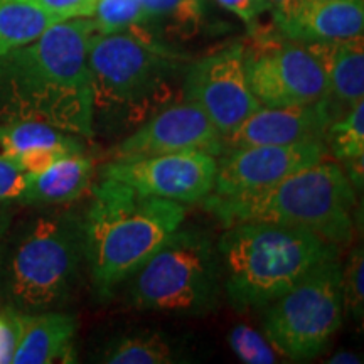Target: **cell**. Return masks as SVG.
Segmentation results:
<instances>
[{
  "label": "cell",
  "mask_w": 364,
  "mask_h": 364,
  "mask_svg": "<svg viewBox=\"0 0 364 364\" xmlns=\"http://www.w3.org/2000/svg\"><path fill=\"white\" fill-rule=\"evenodd\" d=\"M326 73L332 117L339 118L364 100V39L363 34L343 41L309 43Z\"/></svg>",
  "instance_id": "17"
},
{
  "label": "cell",
  "mask_w": 364,
  "mask_h": 364,
  "mask_svg": "<svg viewBox=\"0 0 364 364\" xmlns=\"http://www.w3.org/2000/svg\"><path fill=\"white\" fill-rule=\"evenodd\" d=\"M29 174L16 164L0 159V211H6L12 204H21Z\"/></svg>",
  "instance_id": "27"
},
{
  "label": "cell",
  "mask_w": 364,
  "mask_h": 364,
  "mask_svg": "<svg viewBox=\"0 0 364 364\" xmlns=\"http://www.w3.org/2000/svg\"><path fill=\"white\" fill-rule=\"evenodd\" d=\"M140 6L145 16L142 27L157 39L193 38L206 14V0H140Z\"/></svg>",
  "instance_id": "21"
},
{
  "label": "cell",
  "mask_w": 364,
  "mask_h": 364,
  "mask_svg": "<svg viewBox=\"0 0 364 364\" xmlns=\"http://www.w3.org/2000/svg\"><path fill=\"white\" fill-rule=\"evenodd\" d=\"M329 363H332V364H356V363H361V359H359V356H356V354H353V353H339V354H336V356H332L331 359H329Z\"/></svg>",
  "instance_id": "32"
},
{
  "label": "cell",
  "mask_w": 364,
  "mask_h": 364,
  "mask_svg": "<svg viewBox=\"0 0 364 364\" xmlns=\"http://www.w3.org/2000/svg\"><path fill=\"white\" fill-rule=\"evenodd\" d=\"M88 65L97 113L124 117L129 124L147 120L167 107L177 76L188 70L172 51L144 27L90 39Z\"/></svg>",
  "instance_id": "6"
},
{
  "label": "cell",
  "mask_w": 364,
  "mask_h": 364,
  "mask_svg": "<svg viewBox=\"0 0 364 364\" xmlns=\"http://www.w3.org/2000/svg\"><path fill=\"white\" fill-rule=\"evenodd\" d=\"M243 48V44L236 43L198 59L188 66L182 80V98L201 108L221 139L262 107L248 86Z\"/></svg>",
  "instance_id": "10"
},
{
  "label": "cell",
  "mask_w": 364,
  "mask_h": 364,
  "mask_svg": "<svg viewBox=\"0 0 364 364\" xmlns=\"http://www.w3.org/2000/svg\"><path fill=\"white\" fill-rule=\"evenodd\" d=\"M216 172L218 157L191 150L112 161L103 167L102 176L124 182L145 196L181 204H196L213 193Z\"/></svg>",
  "instance_id": "11"
},
{
  "label": "cell",
  "mask_w": 364,
  "mask_h": 364,
  "mask_svg": "<svg viewBox=\"0 0 364 364\" xmlns=\"http://www.w3.org/2000/svg\"><path fill=\"white\" fill-rule=\"evenodd\" d=\"M268 2H270V11L275 24L280 29L297 16L300 9L307 4V0H268Z\"/></svg>",
  "instance_id": "31"
},
{
  "label": "cell",
  "mask_w": 364,
  "mask_h": 364,
  "mask_svg": "<svg viewBox=\"0 0 364 364\" xmlns=\"http://www.w3.org/2000/svg\"><path fill=\"white\" fill-rule=\"evenodd\" d=\"M191 150L220 157L223 154V139L201 108L182 100L181 103L161 108L139 129L125 136L113 149V161Z\"/></svg>",
  "instance_id": "13"
},
{
  "label": "cell",
  "mask_w": 364,
  "mask_h": 364,
  "mask_svg": "<svg viewBox=\"0 0 364 364\" xmlns=\"http://www.w3.org/2000/svg\"><path fill=\"white\" fill-rule=\"evenodd\" d=\"M103 363L110 364H167L174 363L171 344L157 332H140L118 338L107 346Z\"/></svg>",
  "instance_id": "23"
},
{
  "label": "cell",
  "mask_w": 364,
  "mask_h": 364,
  "mask_svg": "<svg viewBox=\"0 0 364 364\" xmlns=\"http://www.w3.org/2000/svg\"><path fill=\"white\" fill-rule=\"evenodd\" d=\"M59 21L75 19V17H91L95 12L97 0H22Z\"/></svg>",
  "instance_id": "28"
},
{
  "label": "cell",
  "mask_w": 364,
  "mask_h": 364,
  "mask_svg": "<svg viewBox=\"0 0 364 364\" xmlns=\"http://www.w3.org/2000/svg\"><path fill=\"white\" fill-rule=\"evenodd\" d=\"M56 22L58 17L22 0H0V58L34 41Z\"/></svg>",
  "instance_id": "22"
},
{
  "label": "cell",
  "mask_w": 364,
  "mask_h": 364,
  "mask_svg": "<svg viewBox=\"0 0 364 364\" xmlns=\"http://www.w3.org/2000/svg\"><path fill=\"white\" fill-rule=\"evenodd\" d=\"M91 17L98 34L124 33L142 27L145 21L140 0H97Z\"/></svg>",
  "instance_id": "24"
},
{
  "label": "cell",
  "mask_w": 364,
  "mask_h": 364,
  "mask_svg": "<svg viewBox=\"0 0 364 364\" xmlns=\"http://www.w3.org/2000/svg\"><path fill=\"white\" fill-rule=\"evenodd\" d=\"M364 257L363 248H354L343 267V302L344 311L354 321L363 322L364 317Z\"/></svg>",
  "instance_id": "26"
},
{
  "label": "cell",
  "mask_w": 364,
  "mask_h": 364,
  "mask_svg": "<svg viewBox=\"0 0 364 364\" xmlns=\"http://www.w3.org/2000/svg\"><path fill=\"white\" fill-rule=\"evenodd\" d=\"M332 122L334 117L326 98L299 107H260L235 132L223 136V152L250 145L324 142L326 132Z\"/></svg>",
  "instance_id": "14"
},
{
  "label": "cell",
  "mask_w": 364,
  "mask_h": 364,
  "mask_svg": "<svg viewBox=\"0 0 364 364\" xmlns=\"http://www.w3.org/2000/svg\"><path fill=\"white\" fill-rule=\"evenodd\" d=\"M364 0H307L280 34L299 43H327L363 34Z\"/></svg>",
  "instance_id": "18"
},
{
  "label": "cell",
  "mask_w": 364,
  "mask_h": 364,
  "mask_svg": "<svg viewBox=\"0 0 364 364\" xmlns=\"http://www.w3.org/2000/svg\"><path fill=\"white\" fill-rule=\"evenodd\" d=\"M17 339H19V326H17L16 311L4 307V311L0 312V364L12 363Z\"/></svg>",
  "instance_id": "29"
},
{
  "label": "cell",
  "mask_w": 364,
  "mask_h": 364,
  "mask_svg": "<svg viewBox=\"0 0 364 364\" xmlns=\"http://www.w3.org/2000/svg\"><path fill=\"white\" fill-rule=\"evenodd\" d=\"M218 4L226 11L235 14L247 24H255L262 14L270 11V2L268 0H216Z\"/></svg>",
  "instance_id": "30"
},
{
  "label": "cell",
  "mask_w": 364,
  "mask_h": 364,
  "mask_svg": "<svg viewBox=\"0 0 364 364\" xmlns=\"http://www.w3.org/2000/svg\"><path fill=\"white\" fill-rule=\"evenodd\" d=\"M188 216L184 204L152 198L113 179L93 186L85 218L86 267L100 297H108Z\"/></svg>",
  "instance_id": "3"
},
{
  "label": "cell",
  "mask_w": 364,
  "mask_h": 364,
  "mask_svg": "<svg viewBox=\"0 0 364 364\" xmlns=\"http://www.w3.org/2000/svg\"><path fill=\"white\" fill-rule=\"evenodd\" d=\"M122 285L127 302L140 311H213L223 290L216 245L204 231L181 226Z\"/></svg>",
  "instance_id": "7"
},
{
  "label": "cell",
  "mask_w": 364,
  "mask_h": 364,
  "mask_svg": "<svg viewBox=\"0 0 364 364\" xmlns=\"http://www.w3.org/2000/svg\"><path fill=\"white\" fill-rule=\"evenodd\" d=\"M203 203L225 226L275 223L304 228L338 248L354 235L356 189L343 167L326 159L267 189L231 198L209 194Z\"/></svg>",
  "instance_id": "4"
},
{
  "label": "cell",
  "mask_w": 364,
  "mask_h": 364,
  "mask_svg": "<svg viewBox=\"0 0 364 364\" xmlns=\"http://www.w3.org/2000/svg\"><path fill=\"white\" fill-rule=\"evenodd\" d=\"M324 142L289 145H250L230 149L220 156L211 196L231 198L267 189L294 172L324 161Z\"/></svg>",
  "instance_id": "12"
},
{
  "label": "cell",
  "mask_w": 364,
  "mask_h": 364,
  "mask_svg": "<svg viewBox=\"0 0 364 364\" xmlns=\"http://www.w3.org/2000/svg\"><path fill=\"white\" fill-rule=\"evenodd\" d=\"M19 339H17L14 364H49L70 363L75 354V341L78 322L68 312L16 311Z\"/></svg>",
  "instance_id": "16"
},
{
  "label": "cell",
  "mask_w": 364,
  "mask_h": 364,
  "mask_svg": "<svg viewBox=\"0 0 364 364\" xmlns=\"http://www.w3.org/2000/svg\"><path fill=\"white\" fill-rule=\"evenodd\" d=\"M327 152L338 161L354 189H363L364 181V100L343 117L336 118L326 132Z\"/></svg>",
  "instance_id": "20"
},
{
  "label": "cell",
  "mask_w": 364,
  "mask_h": 364,
  "mask_svg": "<svg viewBox=\"0 0 364 364\" xmlns=\"http://www.w3.org/2000/svg\"><path fill=\"white\" fill-rule=\"evenodd\" d=\"M230 348L233 349L236 358L247 364H272L277 361L272 344L260 332L248 326H236L230 332Z\"/></svg>",
  "instance_id": "25"
},
{
  "label": "cell",
  "mask_w": 364,
  "mask_h": 364,
  "mask_svg": "<svg viewBox=\"0 0 364 364\" xmlns=\"http://www.w3.org/2000/svg\"><path fill=\"white\" fill-rule=\"evenodd\" d=\"M81 136L38 122L0 124V159L16 164L27 174H38L59 159L83 154Z\"/></svg>",
  "instance_id": "15"
},
{
  "label": "cell",
  "mask_w": 364,
  "mask_h": 364,
  "mask_svg": "<svg viewBox=\"0 0 364 364\" xmlns=\"http://www.w3.org/2000/svg\"><path fill=\"white\" fill-rule=\"evenodd\" d=\"M243 66L250 90L262 107L312 105L327 95L324 68L306 43L263 39L243 48Z\"/></svg>",
  "instance_id": "9"
},
{
  "label": "cell",
  "mask_w": 364,
  "mask_h": 364,
  "mask_svg": "<svg viewBox=\"0 0 364 364\" xmlns=\"http://www.w3.org/2000/svg\"><path fill=\"white\" fill-rule=\"evenodd\" d=\"M95 33L91 17L59 21L0 58V124L38 122L71 135H93L88 48Z\"/></svg>",
  "instance_id": "1"
},
{
  "label": "cell",
  "mask_w": 364,
  "mask_h": 364,
  "mask_svg": "<svg viewBox=\"0 0 364 364\" xmlns=\"http://www.w3.org/2000/svg\"><path fill=\"white\" fill-rule=\"evenodd\" d=\"M223 285L238 311L273 302L338 247L304 228L275 223L226 226L216 245Z\"/></svg>",
  "instance_id": "5"
},
{
  "label": "cell",
  "mask_w": 364,
  "mask_h": 364,
  "mask_svg": "<svg viewBox=\"0 0 364 364\" xmlns=\"http://www.w3.org/2000/svg\"><path fill=\"white\" fill-rule=\"evenodd\" d=\"M93 174L95 162L85 152L59 159L48 169L29 174L21 204L43 208L75 201L90 188Z\"/></svg>",
  "instance_id": "19"
},
{
  "label": "cell",
  "mask_w": 364,
  "mask_h": 364,
  "mask_svg": "<svg viewBox=\"0 0 364 364\" xmlns=\"http://www.w3.org/2000/svg\"><path fill=\"white\" fill-rule=\"evenodd\" d=\"M86 267L85 218L44 211L11 223L0 238V304L19 312L68 306Z\"/></svg>",
  "instance_id": "2"
},
{
  "label": "cell",
  "mask_w": 364,
  "mask_h": 364,
  "mask_svg": "<svg viewBox=\"0 0 364 364\" xmlns=\"http://www.w3.org/2000/svg\"><path fill=\"white\" fill-rule=\"evenodd\" d=\"M344 312L343 265L334 255L268 304L263 332L280 354L306 361L327 348L343 324Z\"/></svg>",
  "instance_id": "8"
},
{
  "label": "cell",
  "mask_w": 364,
  "mask_h": 364,
  "mask_svg": "<svg viewBox=\"0 0 364 364\" xmlns=\"http://www.w3.org/2000/svg\"><path fill=\"white\" fill-rule=\"evenodd\" d=\"M12 223V213L11 211H0V238H2L4 235H6L7 228L11 226Z\"/></svg>",
  "instance_id": "33"
}]
</instances>
